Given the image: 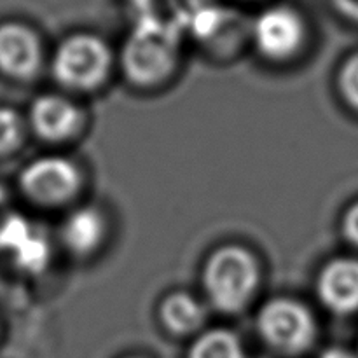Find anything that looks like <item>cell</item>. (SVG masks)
Segmentation results:
<instances>
[{"instance_id":"6da1fadb","label":"cell","mask_w":358,"mask_h":358,"mask_svg":"<svg viewBox=\"0 0 358 358\" xmlns=\"http://www.w3.org/2000/svg\"><path fill=\"white\" fill-rule=\"evenodd\" d=\"M259 266L254 255L241 247H222L210 255L203 283L215 308L234 313L247 306L259 285Z\"/></svg>"},{"instance_id":"7a4b0ae2","label":"cell","mask_w":358,"mask_h":358,"mask_svg":"<svg viewBox=\"0 0 358 358\" xmlns=\"http://www.w3.org/2000/svg\"><path fill=\"white\" fill-rule=\"evenodd\" d=\"M110 51L101 38L79 34L58 48L52 70L58 83L72 90H91L107 77Z\"/></svg>"},{"instance_id":"3957f363","label":"cell","mask_w":358,"mask_h":358,"mask_svg":"<svg viewBox=\"0 0 358 358\" xmlns=\"http://www.w3.org/2000/svg\"><path fill=\"white\" fill-rule=\"evenodd\" d=\"M257 327L269 346L287 355L306 352L317 336L310 310L292 299H273L264 304Z\"/></svg>"},{"instance_id":"277c9868","label":"cell","mask_w":358,"mask_h":358,"mask_svg":"<svg viewBox=\"0 0 358 358\" xmlns=\"http://www.w3.org/2000/svg\"><path fill=\"white\" fill-rule=\"evenodd\" d=\"M122 65L129 79L136 84L150 86L159 83L175 65V48L170 34L159 27L143 24L126 42Z\"/></svg>"},{"instance_id":"5b68a950","label":"cell","mask_w":358,"mask_h":358,"mask_svg":"<svg viewBox=\"0 0 358 358\" xmlns=\"http://www.w3.org/2000/svg\"><path fill=\"white\" fill-rule=\"evenodd\" d=\"M20 184L24 194L38 205H59L76 194L80 175L66 157H41L21 171Z\"/></svg>"},{"instance_id":"8992f818","label":"cell","mask_w":358,"mask_h":358,"mask_svg":"<svg viewBox=\"0 0 358 358\" xmlns=\"http://www.w3.org/2000/svg\"><path fill=\"white\" fill-rule=\"evenodd\" d=\"M254 38L259 51L268 58H290L303 44V20L290 7H271L255 21Z\"/></svg>"},{"instance_id":"52a82bcc","label":"cell","mask_w":358,"mask_h":358,"mask_svg":"<svg viewBox=\"0 0 358 358\" xmlns=\"http://www.w3.org/2000/svg\"><path fill=\"white\" fill-rule=\"evenodd\" d=\"M0 250L9 252L14 262L28 273H38L49 261V245L44 234L14 213L0 227Z\"/></svg>"},{"instance_id":"ba28073f","label":"cell","mask_w":358,"mask_h":358,"mask_svg":"<svg viewBox=\"0 0 358 358\" xmlns=\"http://www.w3.org/2000/svg\"><path fill=\"white\" fill-rule=\"evenodd\" d=\"M320 301L339 315L358 311V259L339 257L322 269L317 282Z\"/></svg>"},{"instance_id":"9c48e42d","label":"cell","mask_w":358,"mask_h":358,"mask_svg":"<svg viewBox=\"0 0 358 358\" xmlns=\"http://www.w3.org/2000/svg\"><path fill=\"white\" fill-rule=\"evenodd\" d=\"M41 65V44L31 30L17 23L0 24V70L14 79H28Z\"/></svg>"},{"instance_id":"30bf717a","label":"cell","mask_w":358,"mask_h":358,"mask_svg":"<svg viewBox=\"0 0 358 358\" xmlns=\"http://www.w3.org/2000/svg\"><path fill=\"white\" fill-rule=\"evenodd\" d=\"M30 122L42 138L65 140L79 128L80 112L66 98L45 94L31 103Z\"/></svg>"},{"instance_id":"8fae6325","label":"cell","mask_w":358,"mask_h":358,"mask_svg":"<svg viewBox=\"0 0 358 358\" xmlns=\"http://www.w3.org/2000/svg\"><path fill=\"white\" fill-rule=\"evenodd\" d=\"M105 236V219L98 210L79 208L62 226V240L76 255H86L100 247Z\"/></svg>"},{"instance_id":"7c38bea8","label":"cell","mask_w":358,"mask_h":358,"mask_svg":"<svg viewBox=\"0 0 358 358\" xmlns=\"http://www.w3.org/2000/svg\"><path fill=\"white\" fill-rule=\"evenodd\" d=\"M159 317L168 331L175 334H189L201 327L205 322V311L194 297L185 292H177L163 301Z\"/></svg>"},{"instance_id":"4fadbf2b","label":"cell","mask_w":358,"mask_h":358,"mask_svg":"<svg viewBox=\"0 0 358 358\" xmlns=\"http://www.w3.org/2000/svg\"><path fill=\"white\" fill-rule=\"evenodd\" d=\"M189 358H245L241 343L233 332L208 331L196 339Z\"/></svg>"},{"instance_id":"5bb4252c","label":"cell","mask_w":358,"mask_h":358,"mask_svg":"<svg viewBox=\"0 0 358 358\" xmlns=\"http://www.w3.org/2000/svg\"><path fill=\"white\" fill-rule=\"evenodd\" d=\"M23 138V124L20 115L10 108L0 107V156L10 152Z\"/></svg>"},{"instance_id":"9a60e30c","label":"cell","mask_w":358,"mask_h":358,"mask_svg":"<svg viewBox=\"0 0 358 358\" xmlns=\"http://www.w3.org/2000/svg\"><path fill=\"white\" fill-rule=\"evenodd\" d=\"M339 91L346 103L358 112V52L346 59L339 72Z\"/></svg>"},{"instance_id":"2e32d148","label":"cell","mask_w":358,"mask_h":358,"mask_svg":"<svg viewBox=\"0 0 358 358\" xmlns=\"http://www.w3.org/2000/svg\"><path fill=\"white\" fill-rule=\"evenodd\" d=\"M343 234L353 247L358 248V201L353 203L343 217Z\"/></svg>"},{"instance_id":"e0dca14e","label":"cell","mask_w":358,"mask_h":358,"mask_svg":"<svg viewBox=\"0 0 358 358\" xmlns=\"http://www.w3.org/2000/svg\"><path fill=\"white\" fill-rule=\"evenodd\" d=\"M331 2L334 3V7L343 16L358 23V0H331Z\"/></svg>"},{"instance_id":"ac0fdd59","label":"cell","mask_w":358,"mask_h":358,"mask_svg":"<svg viewBox=\"0 0 358 358\" xmlns=\"http://www.w3.org/2000/svg\"><path fill=\"white\" fill-rule=\"evenodd\" d=\"M320 358H358L355 353L348 352L345 348H329L322 353Z\"/></svg>"},{"instance_id":"d6986e66","label":"cell","mask_w":358,"mask_h":358,"mask_svg":"<svg viewBox=\"0 0 358 358\" xmlns=\"http://www.w3.org/2000/svg\"><path fill=\"white\" fill-rule=\"evenodd\" d=\"M7 208H9V199H7L6 191L0 187V227H2V224L6 222L7 217L10 215L9 210H7Z\"/></svg>"}]
</instances>
